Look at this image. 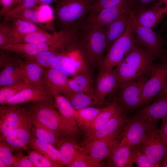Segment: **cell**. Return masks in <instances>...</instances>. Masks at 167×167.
<instances>
[{
    "mask_svg": "<svg viewBox=\"0 0 167 167\" xmlns=\"http://www.w3.org/2000/svg\"><path fill=\"white\" fill-rule=\"evenodd\" d=\"M156 58L152 53L137 42L131 52L114 69L119 86L149 75L151 68Z\"/></svg>",
    "mask_w": 167,
    "mask_h": 167,
    "instance_id": "obj_1",
    "label": "cell"
},
{
    "mask_svg": "<svg viewBox=\"0 0 167 167\" xmlns=\"http://www.w3.org/2000/svg\"><path fill=\"white\" fill-rule=\"evenodd\" d=\"M106 27L80 30L78 28L80 49L89 65L99 68L106 51Z\"/></svg>",
    "mask_w": 167,
    "mask_h": 167,
    "instance_id": "obj_2",
    "label": "cell"
},
{
    "mask_svg": "<svg viewBox=\"0 0 167 167\" xmlns=\"http://www.w3.org/2000/svg\"><path fill=\"white\" fill-rule=\"evenodd\" d=\"M135 15H134L124 33L109 47L99 67L98 76L117 66L133 49L137 41L133 33Z\"/></svg>",
    "mask_w": 167,
    "mask_h": 167,
    "instance_id": "obj_3",
    "label": "cell"
},
{
    "mask_svg": "<svg viewBox=\"0 0 167 167\" xmlns=\"http://www.w3.org/2000/svg\"><path fill=\"white\" fill-rule=\"evenodd\" d=\"M94 0H57L55 16L60 31L80 23L88 16Z\"/></svg>",
    "mask_w": 167,
    "mask_h": 167,
    "instance_id": "obj_4",
    "label": "cell"
},
{
    "mask_svg": "<svg viewBox=\"0 0 167 167\" xmlns=\"http://www.w3.org/2000/svg\"><path fill=\"white\" fill-rule=\"evenodd\" d=\"M28 103L25 108L31 117L55 133L61 138L73 137L56 109L54 102L39 101Z\"/></svg>",
    "mask_w": 167,
    "mask_h": 167,
    "instance_id": "obj_5",
    "label": "cell"
},
{
    "mask_svg": "<svg viewBox=\"0 0 167 167\" xmlns=\"http://www.w3.org/2000/svg\"><path fill=\"white\" fill-rule=\"evenodd\" d=\"M89 66L78 40L59 53L51 68L61 71L68 77H72L80 74H89Z\"/></svg>",
    "mask_w": 167,
    "mask_h": 167,
    "instance_id": "obj_6",
    "label": "cell"
},
{
    "mask_svg": "<svg viewBox=\"0 0 167 167\" xmlns=\"http://www.w3.org/2000/svg\"><path fill=\"white\" fill-rule=\"evenodd\" d=\"M136 6L135 0H122L116 5L103 9L96 15L87 17L80 23L78 28L85 30L106 27L123 13L134 11Z\"/></svg>",
    "mask_w": 167,
    "mask_h": 167,
    "instance_id": "obj_7",
    "label": "cell"
},
{
    "mask_svg": "<svg viewBox=\"0 0 167 167\" xmlns=\"http://www.w3.org/2000/svg\"><path fill=\"white\" fill-rule=\"evenodd\" d=\"M149 75L120 85L116 91V102L127 114L143 105L142 94Z\"/></svg>",
    "mask_w": 167,
    "mask_h": 167,
    "instance_id": "obj_8",
    "label": "cell"
},
{
    "mask_svg": "<svg viewBox=\"0 0 167 167\" xmlns=\"http://www.w3.org/2000/svg\"><path fill=\"white\" fill-rule=\"evenodd\" d=\"M140 146L150 162L156 167H161V163L167 153V143L157 126L149 129Z\"/></svg>",
    "mask_w": 167,
    "mask_h": 167,
    "instance_id": "obj_9",
    "label": "cell"
},
{
    "mask_svg": "<svg viewBox=\"0 0 167 167\" xmlns=\"http://www.w3.org/2000/svg\"><path fill=\"white\" fill-rule=\"evenodd\" d=\"M153 64L150 70L149 78L145 82L143 91V105L153 101L164 88L167 82V60Z\"/></svg>",
    "mask_w": 167,
    "mask_h": 167,
    "instance_id": "obj_10",
    "label": "cell"
},
{
    "mask_svg": "<svg viewBox=\"0 0 167 167\" xmlns=\"http://www.w3.org/2000/svg\"><path fill=\"white\" fill-rule=\"evenodd\" d=\"M30 117L21 104L2 105L0 107V141Z\"/></svg>",
    "mask_w": 167,
    "mask_h": 167,
    "instance_id": "obj_11",
    "label": "cell"
},
{
    "mask_svg": "<svg viewBox=\"0 0 167 167\" xmlns=\"http://www.w3.org/2000/svg\"><path fill=\"white\" fill-rule=\"evenodd\" d=\"M133 33L138 42L161 61L167 60V51L162 47L164 40L151 28L143 26L135 21Z\"/></svg>",
    "mask_w": 167,
    "mask_h": 167,
    "instance_id": "obj_12",
    "label": "cell"
},
{
    "mask_svg": "<svg viewBox=\"0 0 167 167\" xmlns=\"http://www.w3.org/2000/svg\"><path fill=\"white\" fill-rule=\"evenodd\" d=\"M153 126H152L146 118L137 113L128 118L123 130L122 137L132 147L139 146L148 131Z\"/></svg>",
    "mask_w": 167,
    "mask_h": 167,
    "instance_id": "obj_13",
    "label": "cell"
},
{
    "mask_svg": "<svg viewBox=\"0 0 167 167\" xmlns=\"http://www.w3.org/2000/svg\"><path fill=\"white\" fill-rule=\"evenodd\" d=\"M32 137L30 115L27 120L9 133L1 141L4 142L13 152H15L28 149Z\"/></svg>",
    "mask_w": 167,
    "mask_h": 167,
    "instance_id": "obj_14",
    "label": "cell"
},
{
    "mask_svg": "<svg viewBox=\"0 0 167 167\" xmlns=\"http://www.w3.org/2000/svg\"><path fill=\"white\" fill-rule=\"evenodd\" d=\"M1 53L0 87L25 83L17 62V58Z\"/></svg>",
    "mask_w": 167,
    "mask_h": 167,
    "instance_id": "obj_15",
    "label": "cell"
},
{
    "mask_svg": "<svg viewBox=\"0 0 167 167\" xmlns=\"http://www.w3.org/2000/svg\"><path fill=\"white\" fill-rule=\"evenodd\" d=\"M122 131L88 142L84 147V152L96 161L101 163L109 157L115 141Z\"/></svg>",
    "mask_w": 167,
    "mask_h": 167,
    "instance_id": "obj_16",
    "label": "cell"
},
{
    "mask_svg": "<svg viewBox=\"0 0 167 167\" xmlns=\"http://www.w3.org/2000/svg\"><path fill=\"white\" fill-rule=\"evenodd\" d=\"M107 160L108 166L133 167V148L122 136L120 140L118 138L113 144Z\"/></svg>",
    "mask_w": 167,
    "mask_h": 167,
    "instance_id": "obj_17",
    "label": "cell"
},
{
    "mask_svg": "<svg viewBox=\"0 0 167 167\" xmlns=\"http://www.w3.org/2000/svg\"><path fill=\"white\" fill-rule=\"evenodd\" d=\"M17 62L25 84L42 88L49 92L46 84L45 70L35 62L18 58Z\"/></svg>",
    "mask_w": 167,
    "mask_h": 167,
    "instance_id": "obj_18",
    "label": "cell"
},
{
    "mask_svg": "<svg viewBox=\"0 0 167 167\" xmlns=\"http://www.w3.org/2000/svg\"><path fill=\"white\" fill-rule=\"evenodd\" d=\"M54 105L66 127L74 138L78 133L79 127L76 120V110L69 100L61 94L54 95Z\"/></svg>",
    "mask_w": 167,
    "mask_h": 167,
    "instance_id": "obj_19",
    "label": "cell"
},
{
    "mask_svg": "<svg viewBox=\"0 0 167 167\" xmlns=\"http://www.w3.org/2000/svg\"><path fill=\"white\" fill-rule=\"evenodd\" d=\"M126 113L118 105L115 115L101 128L86 136L85 143L90 141L102 138L116 132L122 131L128 118Z\"/></svg>",
    "mask_w": 167,
    "mask_h": 167,
    "instance_id": "obj_20",
    "label": "cell"
},
{
    "mask_svg": "<svg viewBox=\"0 0 167 167\" xmlns=\"http://www.w3.org/2000/svg\"><path fill=\"white\" fill-rule=\"evenodd\" d=\"M39 101L54 102V95L44 88L31 85L9 100L6 104H21Z\"/></svg>",
    "mask_w": 167,
    "mask_h": 167,
    "instance_id": "obj_21",
    "label": "cell"
},
{
    "mask_svg": "<svg viewBox=\"0 0 167 167\" xmlns=\"http://www.w3.org/2000/svg\"><path fill=\"white\" fill-rule=\"evenodd\" d=\"M118 86V79L113 68L98 76L94 94L101 105L106 97L114 92Z\"/></svg>",
    "mask_w": 167,
    "mask_h": 167,
    "instance_id": "obj_22",
    "label": "cell"
},
{
    "mask_svg": "<svg viewBox=\"0 0 167 167\" xmlns=\"http://www.w3.org/2000/svg\"><path fill=\"white\" fill-rule=\"evenodd\" d=\"M165 11L163 6L157 2L137 13L135 15L136 22L145 27H155L162 22L165 15Z\"/></svg>",
    "mask_w": 167,
    "mask_h": 167,
    "instance_id": "obj_23",
    "label": "cell"
},
{
    "mask_svg": "<svg viewBox=\"0 0 167 167\" xmlns=\"http://www.w3.org/2000/svg\"><path fill=\"white\" fill-rule=\"evenodd\" d=\"M139 11L126 12L106 27V51L109 46L124 33L133 16Z\"/></svg>",
    "mask_w": 167,
    "mask_h": 167,
    "instance_id": "obj_24",
    "label": "cell"
},
{
    "mask_svg": "<svg viewBox=\"0 0 167 167\" xmlns=\"http://www.w3.org/2000/svg\"><path fill=\"white\" fill-rule=\"evenodd\" d=\"M138 113L146 118L152 126H157L158 121L167 116V94L153 100Z\"/></svg>",
    "mask_w": 167,
    "mask_h": 167,
    "instance_id": "obj_25",
    "label": "cell"
},
{
    "mask_svg": "<svg viewBox=\"0 0 167 167\" xmlns=\"http://www.w3.org/2000/svg\"><path fill=\"white\" fill-rule=\"evenodd\" d=\"M7 20L11 22V24L4 21L5 24L14 38V43H19L20 38L24 35L35 32H47L43 28L29 21L16 18H11L6 20Z\"/></svg>",
    "mask_w": 167,
    "mask_h": 167,
    "instance_id": "obj_26",
    "label": "cell"
},
{
    "mask_svg": "<svg viewBox=\"0 0 167 167\" xmlns=\"http://www.w3.org/2000/svg\"><path fill=\"white\" fill-rule=\"evenodd\" d=\"M59 152V167H68L76 158L84 151L74 138L69 137L62 138L58 148Z\"/></svg>",
    "mask_w": 167,
    "mask_h": 167,
    "instance_id": "obj_27",
    "label": "cell"
},
{
    "mask_svg": "<svg viewBox=\"0 0 167 167\" xmlns=\"http://www.w3.org/2000/svg\"><path fill=\"white\" fill-rule=\"evenodd\" d=\"M68 76L61 71L53 68L45 70V81L48 91L53 95L72 92L68 84Z\"/></svg>",
    "mask_w": 167,
    "mask_h": 167,
    "instance_id": "obj_28",
    "label": "cell"
},
{
    "mask_svg": "<svg viewBox=\"0 0 167 167\" xmlns=\"http://www.w3.org/2000/svg\"><path fill=\"white\" fill-rule=\"evenodd\" d=\"M2 50L18 55H32L49 50H59L57 47L47 44L19 43L8 44L0 46Z\"/></svg>",
    "mask_w": 167,
    "mask_h": 167,
    "instance_id": "obj_29",
    "label": "cell"
},
{
    "mask_svg": "<svg viewBox=\"0 0 167 167\" xmlns=\"http://www.w3.org/2000/svg\"><path fill=\"white\" fill-rule=\"evenodd\" d=\"M28 148L42 154L51 162L54 167H59V150L53 145L38 139L32 134Z\"/></svg>",
    "mask_w": 167,
    "mask_h": 167,
    "instance_id": "obj_30",
    "label": "cell"
},
{
    "mask_svg": "<svg viewBox=\"0 0 167 167\" xmlns=\"http://www.w3.org/2000/svg\"><path fill=\"white\" fill-rule=\"evenodd\" d=\"M61 94L69 100L76 111L88 107L101 105L94 93L69 92Z\"/></svg>",
    "mask_w": 167,
    "mask_h": 167,
    "instance_id": "obj_31",
    "label": "cell"
},
{
    "mask_svg": "<svg viewBox=\"0 0 167 167\" xmlns=\"http://www.w3.org/2000/svg\"><path fill=\"white\" fill-rule=\"evenodd\" d=\"M30 119L32 135L41 141L53 145L58 149L62 138L31 117Z\"/></svg>",
    "mask_w": 167,
    "mask_h": 167,
    "instance_id": "obj_32",
    "label": "cell"
},
{
    "mask_svg": "<svg viewBox=\"0 0 167 167\" xmlns=\"http://www.w3.org/2000/svg\"><path fill=\"white\" fill-rule=\"evenodd\" d=\"M11 18H16L34 23L41 27L46 28L44 23L49 21L47 16L41 11L34 9H26L17 12L8 13L5 16V20Z\"/></svg>",
    "mask_w": 167,
    "mask_h": 167,
    "instance_id": "obj_33",
    "label": "cell"
},
{
    "mask_svg": "<svg viewBox=\"0 0 167 167\" xmlns=\"http://www.w3.org/2000/svg\"><path fill=\"white\" fill-rule=\"evenodd\" d=\"M93 82L90 74H80L68 79V84L72 92L94 93Z\"/></svg>",
    "mask_w": 167,
    "mask_h": 167,
    "instance_id": "obj_34",
    "label": "cell"
},
{
    "mask_svg": "<svg viewBox=\"0 0 167 167\" xmlns=\"http://www.w3.org/2000/svg\"><path fill=\"white\" fill-rule=\"evenodd\" d=\"M118 107V105L116 102L111 103L104 107L86 132V136L94 133L103 127L115 115Z\"/></svg>",
    "mask_w": 167,
    "mask_h": 167,
    "instance_id": "obj_35",
    "label": "cell"
},
{
    "mask_svg": "<svg viewBox=\"0 0 167 167\" xmlns=\"http://www.w3.org/2000/svg\"><path fill=\"white\" fill-rule=\"evenodd\" d=\"M19 43L47 44L57 47L58 45V32H54L53 34L47 32L31 33L22 36Z\"/></svg>",
    "mask_w": 167,
    "mask_h": 167,
    "instance_id": "obj_36",
    "label": "cell"
},
{
    "mask_svg": "<svg viewBox=\"0 0 167 167\" xmlns=\"http://www.w3.org/2000/svg\"><path fill=\"white\" fill-rule=\"evenodd\" d=\"M104 108L89 106L76 111V119L79 127L86 132L95 118Z\"/></svg>",
    "mask_w": 167,
    "mask_h": 167,
    "instance_id": "obj_37",
    "label": "cell"
},
{
    "mask_svg": "<svg viewBox=\"0 0 167 167\" xmlns=\"http://www.w3.org/2000/svg\"><path fill=\"white\" fill-rule=\"evenodd\" d=\"M62 50H49L32 55H19L24 59L36 63L43 67L50 68Z\"/></svg>",
    "mask_w": 167,
    "mask_h": 167,
    "instance_id": "obj_38",
    "label": "cell"
},
{
    "mask_svg": "<svg viewBox=\"0 0 167 167\" xmlns=\"http://www.w3.org/2000/svg\"><path fill=\"white\" fill-rule=\"evenodd\" d=\"M31 85L27 84H19L0 87L1 105L6 104L9 100Z\"/></svg>",
    "mask_w": 167,
    "mask_h": 167,
    "instance_id": "obj_39",
    "label": "cell"
},
{
    "mask_svg": "<svg viewBox=\"0 0 167 167\" xmlns=\"http://www.w3.org/2000/svg\"><path fill=\"white\" fill-rule=\"evenodd\" d=\"M102 163L94 160L84 152L80 154L69 167H99Z\"/></svg>",
    "mask_w": 167,
    "mask_h": 167,
    "instance_id": "obj_40",
    "label": "cell"
},
{
    "mask_svg": "<svg viewBox=\"0 0 167 167\" xmlns=\"http://www.w3.org/2000/svg\"><path fill=\"white\" fill-rule=\"evenodd\" d=\"M27 156L35 167H54L49 159L36 151L30 149Z\"/></svg>",
    "mask_w": 167,
    "mask_h": 167,
    "instance_id": "obj_41",
    "label": "cell"
},
{
    "mask_svg": "<svg viewBox=\"0 0 167 167\" xmlns=\"http://www.w3.org/2000/svg\"><path fill=\"white\" fill-rule=\"evenodd\" d=\"M133 148L134 164L138 167H156L151 163L141 149L140 145Z\"/></svg>",
    "mask_w": 167,
    "mask_h": 167,
    "instance_id": "obj_42",
    "label": "cell"
},
{
    "mask_svg": "<svg viewBox=\"0 0 167 167\" xmlns=\"http://www.w3.org/2000/svg\"><path fill=\"white\" fill-rule=\"evenodd\" d=\"M122 0H97L92 6L87 17L93 16L103 9L116 5Z\"/></svg>",
    "mask_w": 167,
    "mask_h": 167,
    "instance_id": "obj_43",
    "label": "cell"
},
{
    "mask_svg": "<svg viewBox=\"0 0 167 167\" xmlns=\"http://www.w3.org/2000/svg\"><path fill=\"white\" fill-rule=\"evenodd\" d=\"M11 148L4 142L0 141V159L7 167H13L15 158Z\"/></svg>",
    "mask_w": 167,
    "mask_h": 167,
    "instance_id": "obj_44",
    "label": "cell"
},
{
    "mask_svg": "<svg viewBox=\"0 0 167 167\" xmlns=\"http://www.w3.org/2000/svg\"><path fill=\"white\" fill-rule=\"evenodd\" d=\"M14 167H35L27 156H23L22 152H15L14 155Z\"/></svg>",
    "mask_w": 167,
    "mask_h": 167,
    "instance_id": "obj_45",
    "label": "cell"
},
{
    "mask_svg": "<svg viewBox=\"0 0 167 167\" xmlns=\"http://www.w3.org/2000/svg\"><path fill=\"white\" fill-rule=\"evenodd\" d=\"M39 0H22L17 6L11 9L8 13H12L20 11L34 9L39 3Z\"/></svg>",
    "mask_w": 167,
    "mask_h": 167,
    "instance_id": "obj_46",
    "label": "cell"
},
{
    "mask_svg": "<svg viewBox=\"0 0 167 167\" xmlns=\"http://www.w3.org/2000/svg\"><path fill=\"white\" fill-rule=\"evenodd\" d=\"M14 0H0V6L2 8L0 10V16H6L11 9Z\"/></svg>",
    "mask_w": 167,
    "mask_h": 167,
    "instance_id": "obj_47",
    "label": "cell"
},
{
    "mask_svg": "<svg viewBox=\"0 0 167 167\" xmlns=\"http://www.w3.org/2000/svg\"><path fill=\"white\" fill-rule=\"evenodd\" d=\"M161 120L162 123L159 131L161 136L167 143V116L162 118Z\"/></svg>",
    "mask_w": 167,
    "mask_h": 167,
    "instance_id": "obj_48",
    "label": "cell"
},
{
    "mask_svg": "<svg viewBox=\"0 0 167 167\" xmlns=\"http://www.w3.org/2000/svg\"><path fill=\"white\" fill-rule=\"evenodd\" d=\"M160 0H138L140 5L147 6L148 5L156 2Z\"/></svg>",
    "mask_w": 167,
    "mask_h": 167,
    "instance_id": "obj_49",
    "label": "cell"
},
{
    "mask_svg": "<svg viewBox=\"0 0 167 167\" xmlns=\"http://www.w3.org/2000/svg\"><path fill=\"white\" fill-rule=\"evenodd\" d=\"M57 0H39V3L41 5H49L54 2H56Z\"/></svg>",
    "mask_w": 167,
    "mask_h": 167,
    "instance_id": "obj_50",
    "label": "cell"
},
{
    "mask_svg": "<svg viewBox=\"0 0 167 167\" xmlns=\"http://www.w3.org/2000/svg\"><path fill=\"white\" fill-rule=\"evenodd\" d=\"M166 94H167V82L164 88L157 94L154 100Z\"/></svg>",
    "mask_w": 167,
    "mask_h": 167,
    "instance_id": "obj_51",
    "label": "cell"
},
{
    "mask_svg": "<svg viewBox=\"0 0 167 167\" xmlns=\"http://www.w3.org/2000/svg\"><path fill=\"white\" fill-rule=\"evenodd\" d=\"M158 3L162 5L165 9V15H167V0H160L157 2Z\"/></svg>",
    "mask_w": 167,
    "mask_h": 167,
    "instance_id": "obj_52",
    "label": "cell"
},
{
    "mask_svg": "<svg viewBox=\"0 0 167 167\" xmlns=\"http://www.w3.org/2000/svg\"><path fill=\"white\" fill-rule=\"evenodd\" d=\"M161 167H167V153L164 156L161 163Z\"/></svg>",
    "mask_w": 167,
    "mask_h": 167,
    "instance_id": "obj_53",
    "label": "cell"
},
{
    "mask_svg": "<svg viewBox=\"0 0 167 167\" xmlns=\"http://www.w3.org/2000/svg\"><path fill=\"white\" fill-rule=\"evenodd\" d=\"M21 0H14L11 9L15 7L19 4L21 2Z\"/></svg>",
    "mask_w": 167,
    "mask_h": 167,
    "instance_id": "obj_54",
    "label": "cell"
},
{
    "mask_svg": "<svg viewBox=\"0 0 167 167\" xmlns=\"http://www.w3.org/2000/svg\"><path fill=\"white\" fill-rule=\"evenodd\" d=\"M0 167H7L5 163L0 159Z\"/></svg>",
    "mask_w": 167,
    "mask_h": 167,
    "instance_id": "obj_55",
    "label": "cell"
},
{
    "mask_svg": "<svg viewBox=\"0 0 167 167\" xmlns=\"http://www.w3.org/2000/svg\"><path fill=\"white\" fill-rule=\"evenodd\" d=\"M144 8V6H141V9H140V10L139 11H140V10H142V9H143V8Z\"/></svg>",
    "mask_w": 167,
    "mask_h": 167,
    "instance_id": "obj_56",
    "label": "cell"
},
{
    "mask_svg": "<svg viewBox=\"0 0 167 167\" xmlns=\"http://www.w3.org/2000/svg\"><path fill=\"white\" fill-rule=\"evenodd\" d=\"M94 0L95 1V2L97 0Z\"/></svg>",
    "mask_w": 167,
    "mask_h": 167,
    "instance_id": "obj_57",
    "label": "cell"
},
{
    "mask_svg": "<svg viewBox=\"0 0 167 167\" xmlns=\"http://www.w3.org/2000/svg\"></svg>",
    "mask_w": 167,
    "mask_h": 167,
    "instance_id": "obj_58",
    "label": "cell"
}]
</instances>
